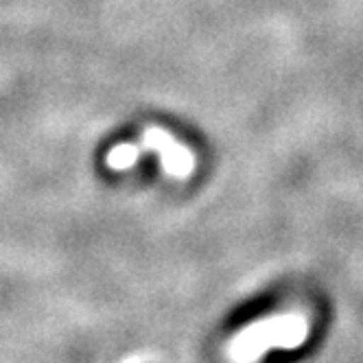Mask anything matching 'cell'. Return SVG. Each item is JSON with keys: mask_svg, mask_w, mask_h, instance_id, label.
Wrapping results in <instances>:
<instances>
[{"mask_svg": "<svg viewBox=\"0 0 363 363\" xmlns=\"http://www.w3.org/2000/svg\"><path fill=\"white\" fill-rule=\"evenodd\" d=\"M140 155H143V153H140L138 147L125 143V145H118V147H112V149H110L106 162H108V167L114 169V171H127V169H132V167L140 160Z\"/></svg>", "mask_w": 363, "mask_h": 363, "instance_id": "obj_3", "label": "cell"}, {"mask_svg": "<svg viewBox=\"0 0 363 363\" xmlns=\"http://www.w3.org/2000/svg\"><path fill=\"white\" fill-rule=\"evenodd\" d=\"M138 149L158 153L162 169L173 177L184 179L195 169V155L191 153V149L179 145L171 134H167L160 127H147L143 132V147Z\"/></svg>", "mask_w": 363, "mask_h": 363, "instance_id": "obj_2", "label": "cell"}, {"mask_svg": "<svg viewBox=\"0 0 363 363\" xmlns=\"http://www.w3.org/2000/svg\"><path fill=\"white\" fill-rule=\"evenodd\" d=\"M308 335L306 320L302 315H276L263 322L250 324L245 330L232 337L228 357L235 361L263 359L269 350L298 348Z\"/></svg>", "mask_w": 363, "mask_h": 363, "instance_id": "obj_1", "label": "cell"}]
</instances>
